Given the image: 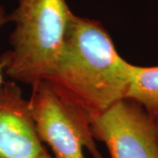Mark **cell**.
Listing matches in <instances>:
<instances>
[{
	"instance_id": "1",
	"label": "cell",
	"mask_w": 158,
	"mask_h": 158,
	"mask_svg": "<svg viewBox=\"0 0 158 158\" xmlns=\"http://www.w3.org/2000/svg\"><path fill=\"white\" fill-rule=\"evenodd\" d=\"M133 66L101 23L72 13L62 53L46 81L91 119L127 97Z\"/></svg>"
},
{
	"instance_id": "2",
	"label": "cell",
	"mask_w": 158,
	"mask_h": 158,
	"mask_svg": "<svg viewBox=\"0 0 158 158\" xmlns=\"http://www.w3.org/2000/svg\"><path fill=\"white\" fill-rule=\"evenodd\" d=\"M72 13L66 0H18L8 14L14 24L10 48L0 56L4 74L30 86L48 78L62 53Z\"/></svg>"
},
{
	"instance_id": "3",
	"label": "cell",
	"mask_w": 158,
	"mask_h": 158,
	"mask_svg": "<svg viewBox=\"0 0 158 158\" xmlns=\"http://www.w3.org/2000/svg\"><path fill=\"white\" fill-rule=\"evenodd\" d=\"M28 98L36 133L54 153L55 158H105L97 147L90 118L69 101L49 82L42 80L32 86Z\"/></svg>"
},
{
	"instance_id": "4",
	"label": "cell",
	"mask_w": 158,
	"mask_h": 158,
	"mask_svg": "<svg viewBox=\"0 0 158 158\" xmlns=\"http://www.w3.org/2000/svg\"><path fill=\"white\" fill-rule=\"evenodd\" d=\"M95 141L103 142L111 158H158L155 117L129 98L90 119Z\"/></svg>"
},
{
	"instance_id": "5",
	"label": "cell",
	"mask_w": 158,
	"mask_h": 158,
	"mask_svg": "<svg viewBox=\"0 0 158 158\" xmlns=\"http://www.w3.org/2000/svg\"><path fill=\"white\" fill-rule=\"evenodd\" d=\"M45 150L28 99L17 83L5 82L0 88V158H38Z\"/></svg>"
},
{
	"instance_id": "6",
	"label": "cell",
	"mask_w": 158,
	"mask_h": 158,
	"mask_svg": "<svg viewBox=\"0 0 158 158\" xmlns=\"http://www.w3.org/2000/svg\"><path fill=\"white\" fill-rule=\"evenodd\" d=\"M126 98L139 103L153 116L158 115V66H133Z\"/></svg>"
},
{
	"instance_id": "7",
	"label": "cell",
	"mask_w": 158,
	"mask_h": 158,
	"mask_svg": "<svg viewBox=\"0 0 158 158\" xmlns=\"http://www.w3.org/2000/svg\"><path fill=\"white\" fill-rule=\"evenodd\" d=\"M7 22H9L8 21V14H6V10L4 8V6L0 5V28L4 25H6ZM3 73H4L3 72V69H2V67L0 65V88L3 85V84L5 83L4 80H3Z\"/></svg>"
},
{
	"instance_id": "8",
	"label": "cell",
	"mask_w": 158,
	"mask_h": 158,
	"mask_svg": "<svg viewBox=\"0 0 158 158\" xmlns=\"http://www.w3.org/2000/svg\"><path fill=\"white\" fill-rule=\"evenodd\" d=\"M38 158H55V157H54V156H52L47 151V149H46L45 151L42 153V154H41Z\"/></svg>"
},
{
	"instance_id": "9",
	"label": "cell",
	"mask_w": 158,
	"mask_h": 158,
	"mask_svg": "<svg viewBox=\"0 0 158 158\" xmlns=\"http://www.w3.org/2000/svg\"><path fill=\"white\" fill-rule=\"evenodd\" d=\"M155 117V118H156V125H157V128H158V115H156V116H154Z\"/></svg>"
}]
</instances>
